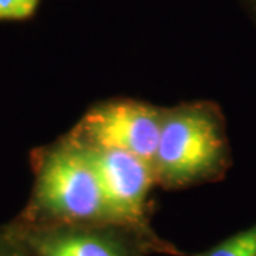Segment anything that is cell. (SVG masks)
<instances>
[{"instance_id":"obj_1","label":"cell","mask_w":256,"mask_h":256,"mask_svg":"<svg viewBox=\"0 0 256 256\" xmlns=\"http://www.w3.org/2000/svg\"><path fill=\"white\" fill-rule=\"evenodd\" d=\"M33 186L12 224L23 228L118 222L88 148L68 132L30 152Z\"/></svg>"},{"instance_id":"obj_2","label":"cell","mask_w":256,"mask_h":256,"mask_svg":"<svg viewBox=\"0 0 256 256\" xmlns=\"http://www.w3.org/2000/svg\"><path fill=\"white\" fill-rule=\"evenodd\" d=\"M232 166L226 120L215 101H186L164 108L152 168L156 185L184 190L218 182Z\"/></svg>"},{"instance_id":"obj_3","label":"cell","mask_w":256,"mask_h":256,"mask_svg":"<svg viewBox=\"0 0 256 256\" xmlns=\"http://www.w3.org/2000/svg\"><path fill=\"white\" fill-rule=\"evenodd\" d=\"M32 256H186L156 232L118 222L23 228L9 222Z\"/></svg>"},{"instance_id":"obj_4","label":"cell","mask_w":256,"mask_h":256,"mask_svg":"<svg viewBox=\"0 0 256 256\" xmlns=\"http://www.w3.org/2000/svg\"><path fill=\"white\" fill-rule=\"evenodd\" d=\"M164 107L117 97L92 104L68 134L84 146L117 150L152 164Z\"/></svg>"},{"instance_id":"obj_5","label":"cell","mask_w":256,"mask_h":256,"mask_svg":"<svg viewBox=\"0 0 256 256\" xmlns=\"http://www.w3.org/2000/svg\"><path fill=\"white\" fill-rule=\"evenodd\" d=\"M87 148L117 220L128 226L152 232L150 196L156 185L152 164L124 151Z\"/></svg>"},{"instance_id":"obj_6","label":"cell","mask_w":256,"mask_h":256,"mask_svg":"<svg viewBox=\"0 0 256 256\" xmlns=\"http://www.w3.org/2000/svg\"><path fill=\"white\" fill-rule=\"evenodd\" d=\"M186 256H256V222L205 250Z\"/></svg>"},{"instance_id":"obj_7","label":"cell","mask_w":256,"mask_h":256,"mask_svg":"<svg viewBox=\"0 0 256 256\" xmlns=\"http://www.w3.org/2000/svg\"><path fill=\"white\" fill-rule=\"evenodd\" d=\"M43 0H0V23H22L36 16Z\"/></svg>"},{"instance_id":"obj_8","label":"cell","mask_w":256,"mask_h":256,"mask_svg":"<svg viewBox=\"0 0 256 256\" xmlns=\"http://www.w3.org/2000/svg\"><path fill=\"white\" fill-rule=\"evenodd\" d=\"M0 256H32L8 225H0Z\"/></svg>"},{"instance_id":"obj_9","label":"cell","mask_w":256,"mask_h":256,"mask_svg":"<svg viewBox=\"0 0 256 256\" xmlns=\"http://www.w3.org/2000/svg\"><path fill=\"white\" fill-rule=\"evenodd\" d=\"M242 9L245 10L248 18H250V22L256 26V0H239Z\"/></svg>"}]
</instances>
